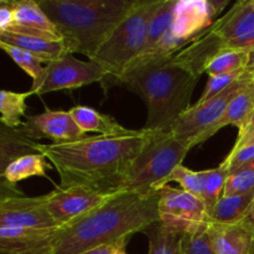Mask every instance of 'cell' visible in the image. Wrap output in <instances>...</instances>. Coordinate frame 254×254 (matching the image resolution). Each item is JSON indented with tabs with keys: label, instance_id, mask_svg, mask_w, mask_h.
Returning <instances> with one entry per match:
<instances>
[{
	"label": "cell",
	"instance_id": "cell-1",
	"mask_svg": "<svg viewBox=\"0 0 254 254\" xmlns=\"http://www.w3.org/2000/svg\"><path fill=\"white\" fill-rule=\"evenodd\" d=\"M151 130L139 129L118 136H86L64 144H40L39 153L60 176V188H83L97 192H122L134 160Z\"/></svg>",
	"mask_w": 254,
	"mask_h": 254
},
{
	"label": "cell",
	"instance_id": "cell-2",
	"mask_svg": "<svg viewBox=\"0 0 254 254\" xmlns=\"http://www.w3.org/2000/svg\"><path fill=\"white\" fill-rule=\"evenodd\" d=\"M159 191L118 192L104 205L52 231L32 254H82L128 241L159 222Z\"/></svg>",
	"mask_w": 254,
	"mask_h": 254
},
{
	"label": "cell",
	"instance_id": "cell-3",
	"mask_svg": "<svg viewBox=\"0 0 254 254\" xmlns=\"http://www.w3.org/2000/svg\"><path fill=\"white\" fill-rule=\"evenodd\" d=\"M198 79L173 59H166L128 69L119 84L126 86L145 102L148 117L144 129L169 131L190 108Z\"/></svg>",
	"mask_w": 254,
	"mask_h": 254
},
{
	"label": "cell",
	"instance_id": "cell-4",
	"mask_svg": "<svg viewBox=\"0 0 254 254\" xmlns=\"http://www.w3.org/2000/svg\"><path fill=\"white\" fill-rule=\"evenodd\" d=\"M138 0H40L68 54L91 60Z\"/></svg>",
	"mask_w": 254,
	"mask_h": 254
},
{
	"label": "cell",
	"instance_id": "cell-5",
	"mask_svg": "<svg viewBox=\"0 0 254 254\" xmlns=\"http://www.w3.org/2000/svg\"><path fill=\"white\" fill-rule=\"evenodd\" d=\"M160 0H138L91 59L106 71L104 88L119 84L122 76L145 49L148 26Z\"/></svg>",
	"mask_w": 254,
	"mask_h": 254
},
{
	"label": "cell",
	"instance_id": "cell-6",
	"mask_svg": "<svg viewBox=\"0 0 254 254\" xmlns=\"http://www.w3.org/2000/svg\"><path fill=\"white\" fill-rule=\"evenodd\" d=\"M190 149L171 131H151L143 150L134 160L122 192H154L164 188V181L183 164Z\"/></svg>",
	"mask_w": 254,
	"mask_h": 254
},
{
	"label": "cell",
	"instance_id": "cell-7",
	"mask_svg": "<svg viewBox=\"0 0 254 254\" xmlns=\"http://www.w3.org/2000/svg\"><path fill=\"white\" fill-rule=\"evenodd\" d=\"M228 4V0H178L173 21L160 45L148 60L136 66L158 60L173 59L198 35L208 29Z\"/></svg>",
	"mask_w": 254,
	"mask_h": 254
},
{
	"label": "cell",
	"instance_id": "cell-8",
	"mask_svg": "<svg viewBox=\"0 0 254 254\" xmlns=\"http://www.w3.org/2000/svg\"><path fill=\"white\" fill-rule=\"evenodd\" d=\"M254 66L250 64L247 74L221 93L202 103L196 102L171 127L170 131L181 144L189 149L196 146L197 139L223 116L236 94L253 78Z\"/></svg>",
	"mask_w": 254,
	"mask_h": 254
},
{
	"label": "cell",
	"instance_id": "cell-9",
	"mask_svg": "<svg viewBox=\"0 0 254 254\" xmlns=\"http://www.w3.org/2000/svg\"><path fill=\"white\" fill-rule=\"evenodd\" d=\"M107 73L94 61H82L72 54H66L44 66L42 73L30 91L37 96L62 89H76L79 87L101 82L103 83Z\"/></svg>",
	"mask_w": 254,
	"mask_h": 254
},
{
	"label": "cell",
	"instance_id": "cell-10",
	"mask_svg": "<svg viewBox=\"0 0 254 254\" xmlns=\"http://www.w3.org/2000/svg\"><path fill=\"white\" fill-rule=\"evenodd\" d=\"M159 222L188 233L210 222L203 201L181 189L164 186L159 190Z\"/></svg>",
	"mask_w": 254,
	"mask_h": 254
},
{
	"label": "cell",
	"instance_id": "cell-11",
	"mask_svg": "<svg viewBox=\"0 0 254 254\" xmlns=\"http://www.w3.org/2000/svg\"><path fill=\"white\" fill-rule=\"evenodd\" d=\"M114 195L97 192L83 188L62 189L57 186L54 191L42 195V197L45 207L49 211L52 220L57 227H62L101 207Z\"/></svg>",
	"mask_w": 254,
	"mask_h": 254
},
{
	"label": "cell",
	"instance_id": "cell-12",
	"mask_svg": "<svg viewBox=\"0 0 254 254\" xmlns=\"http://www.w3.org/2000/svg\"><path fill=\"white\" fill-rule=\"evenodd\" d=\"M211 29L225 50L254 54V0H241L218 17Z\"/></svg>",
	"mask_w": 254,
	"mask_h": 254
},
{
	"label": "cell",
	"instance_id": "cell-13",
	"mask_svg": "<svg viewBox=\"0 0 254 254\" xmlns=\"http://www.w3.org/2000/svg\"><path fill=\"white\" fill-rule=\"evenodd\" d=\"M19 130L27 138H49L54 144L72 143L86 138L68 111H45L36 116L26 117Z\"/></svg>",
	"mask_w": 254,
	"mask_h": 254
},
{
	"label": "cell",
	"instance_id": "cell-14",
	"mask_svg": "<svg viewBox=\"0 0 254 254\" xmlns=\"http://www.w3.org/2000/svg\"><path fill=\"white\" fill-rule=\"evenodd\" d=\"M56 228L42 196H21L0 202V228Z\"/></svg>",
	"mask_w": 254,
	"mask_h": 254
},
{
	"label": "cell",
	"instance_id": "cell-15",
	"mask_svg": "<svg viewBox=\"0 0 254 254\" xmlns=\"http://www.w3.org/2000/svg\"><path fill=\"white\" fill-rule=\"evenodd\" d=\"M216 254H254V223L248 218L235 223L208 222Z\"/></svg>",
	"mask_w": 254,
	"mask_h": 254
},
{
	"label": "cell",
	"instance_id": "cell-16",
	"mask_svg": "<svg viewBox=\"0 0 254 254\" xmlns=\"http://www.w3.org/2000/svg\"><path fill=\"white\" fill-rule=\"evenodd\" d=\"M14 25L6 31L32 35L50 40H62L59 30L45 14L39 1L20 0L11 1Z\"/></svg>",
	"mask_w": 254,
	"mask_h": 254
},
{
	"label": "cell",
	"instance_id": "cell-17",
	"mask_svg": "<svg viewBox=\"0 0 254 254\" xmlns=\"http://www.w3.org/2000/svg\"><path fill=\"white\" fill-rule=\"evenodd\" d=\"M0 41L20 47L36 56L42 64H49L64 55L68 54L64 40H50L32 35L12 31H0Z\"/></svg>",
	"mask_w": 254,
	"mask_h": 254
},
{
	"label": "cell",
	"instance_id": "cell-18",
	"mask_svg": "<svg viewBox=\"0 0 254 254\" xmlns=\"http://www.w3.org/2000/svg\"><path fill=\"white\" fill-rule=\"evenodd\" d=\"M254 109V83L251 79L240 92L235 96V98L228 104L227 109L225 111L223 116L205 131L196 141V145L205 143L206 140L215 135L218 130L226 126H235L241 128L245 123L246 119L250 117Z\"/></svg>",
	"mask_w": 254,
	"mask_h": 254
},
{
	"label": "cell",
	"instance_id": "cell-19",
	"mask_svg": "<svg viewBox=\"0 0 254 254\" xmlns=\"http://www.w3.org/2000/svg\"><path fill=\"white\" fill-rule=\"evenodd\" d=\"M72 118L84 134L97 133L103 136L127 135L135 131L122 126L112 116L101 113L88 106H76L69 109Z\"/></svg>",
	"mask_w": 254,
	"mask_h": 254
},
{
	"label": "cell",
	"instance_id": "cell-20",
	"mask_svg": "<svg viewBox=\"0 0 254 254\" xmlns=\"http://www.w3.org/2000/svg\"><path fill=\"white\" fill-rule=\"evenodd\" d=\"M57 228V227H56ZM55 228H0V254H32Z\"/></svg>",
	"mask_w": 254,
	"mask_h": 254
},
{
	"label": "cell",
	"instance_id": "cell-21",
	"mask_svg": "<svg viewBox=\"0 0 254 254\" xmlns=\"http://www.w3.org/2000/svg\"><path fill=\"white\" fill-rule=\"evenodd\" d=\"M40 143L27 138L19 129H12L0 122V176L11 161L27 154L39 153Z\"/></svg>",
	"mask_w": 254,
	"mask_h": 254
},
{
	"label": "cell",
	"instance_id": "cell-22",
	"mask_svg": "<svg viewBox=\"0 0 254 254\" xmlns=\"http://www.w3.org/2000/svg\"><path fill=\"white\" fill-rule=\"evenodd\" d=\"M178 0H160L156 11L154 12L150 22L148 26V37H146L145 49L141 52L140 56L130 64L127 69L141 64L145 60H148L151 55L154 54L158 46L160 45L164 35L168 31L171 21H173L174 12H175V6ZM126 73V72H124Z\"/></svg>",
	"mask_w": 254,
	"mask_h": 254
},
{
	"label": "cell",
	"instance_id": "cell-23",
	"mask_svg": "<svg viewBox=\"0 0 254 254\" xmlns=\"http://www.w3.org/2000/svg\"><path fill=\"white\" fill-rule=\"evenodd\" d=\"M254 201V190L243 195L222 196L208 215L213 223H235L247 218Z\"/></svg>",
	"mask_w": 254,
	"mask_h": 254
},
{
	"label": "cell",
	"instance_id": "cell-24",
	"mask_svg": "<svg viewBox=\"0 0 254 254\" xmlns=\"http://www.w3.org/2000/svg\"><path fill=\"white\" fill-rule=\"evenodd\" d=\"M50 168L47 159L41 153L27 154L20 158L15 159L14 161L7 165L4 171V178L12 185L32 176H40V178H47L46 170Z\"/></svg>",
	"mask_w": 254,
	"mask_h": 254
},
{
	"label": "cell",
	"instance_id": "cell-25",
	"mask_svg": "<svg viewBox=\"0 0 254 254\" xmlns=\"http://www.w3.org/2000/svg\"><path fill=\"white\" fill-rule=\"evenodd\" d=\"M143 233L148 237V254H183V232L156 222L149 226Z\"/></svg>",
	"mask_w": 254,
	"mask_h": 254
},
{
	"label": "cell",
	"instance_id": "cell-26",
	"mask_svg": "<svg viewBox=\"0 0 254 254\" xmlns=\"http://www.w3.org/2000/svg\"><path fill=\"white\" fill-rule=\"evenodd\" d=\"M31 91L11 92L0 89V122L12 129H19L26 114V99L32 96Z\"/></svg>",
	"mask_w": 254,
	"mask_h": 254
},
{
	"label": "cell",
	"instance_id": "cell-27",
	"mask_svg": "<svg viewBox=\"0 0 254 254\" xmlns=\"http://www.w3.org/2000/svg\"><path fill=\"white\" fill-rule=\"evenodd\" d=\"M253 59L252 52L241 50H226L213 57L205 67V73L208 76L232 73L236 71L246 69Z\"/></svg>",
	"mask_w": 254,
	"mask_h": 254
},
{
	"label": "cell",
	"instance_id": "cell-28",
	"mask_svg": "<svg viewBox=\"0 0 254 254\" xmlns=\"http://www.w3.org/2000/svg\"><path fill=\"white\" fill-rule=\"evenodd\" d=\"M228 176H230L228 169L222 163L217 168L205 170L202 197L201 198H202L203 203H205L208 215H210L212 208L216 206V203L222 197L223 189H225Z\"/></svg>",
	"mask_w": 254,
	"mask_h": 254
},
{
	"label": "cell",
	"instance_id": "cell-29",
	"mask_svg": "<svg viewBox=\"0 0 254 254\" xmlns=\"http://www.w3.org/2000/svg\"><path fill=\"white\" fill-rule=\"evenodd\" d=\"M203 176H205V170L193 171L181 164L178 168L174 169L173 173L166 178V180L164 181V186H168L169 183L174 181V183H178L180 185L181 190L192 193V195L201 198L202 197Z\"/></svg>",
	"mask_w": 254,
	"mask_h": 254
},
{
	"label": "cell",
	"instance_id": "cell-30",
	"mask_svg": "<svg viewBox=\"0 0 254 254\" xmlns=\"http://www.w3.org/2000/svg\"><path fill=\"white\" fill-rule=\"evenodd\" d=\"M0 50H2L22 71L26 72L32 78V82H35L41 76L44 66H42V62L36 56L20 49V47L5 44L2 41H0Z\"/></svg>",
	"mask_w": 254,
	"mask_h": 254
},
{
	"label": "cell",
	"instance_id": "cell-31",
	"mask_svg": "<svg viewBox=\"0 0 254 254\" xmlns=\"http://www.w3.org/2000/svg\"><path fill=\"white\" fill-rule=\"evenodd\" d=\"M181 247L183 254H216L212 238L208 232V223L192 232L184 233Z\"/></svg>",
	"mask_w": 254,
	"mask_h": 254
},
{
	"label": "cell",
	"instance_id": "cell-32",
	"mask_svg": "<svg viewBox=\"0 0 254 254\" xmlns=\"http://www.w3.org/2000/svg\"><path fill=\"white\" fill-rule=\"evenodd\" d=\"M248 68L242 69V71H236L232 73H223V74H216V76H208V81L206 83L205 89H203L202 94H201L200 99L197 101V103H202L206 102L207 99L212 98L216 94L221 93V92L225 91L226 88L231 87L232 84H235L236 82L240 81L241 78L247 74Z\"/></svg>",
	"mask_w": 254,
	"mask_h": 254
},
{
	"label": "cell",
	"instance_id": "cell-33",
	"mask_svg": "<svg viewBox=\"0 0 254 254\" xmlns=\"http://www.w3.org/2000/svg\"><path fill=\"white\" fill-rule=\"evenodd\" d=\"M254 190V170L242 169L231 174L226 181L222 196L243 195Z\"/></svg>",
	"mask_w": 254,
	"mask_h": 254
},
{
	"label": "cell",
	"instance_id": "cell-34",
	"mask_svg": "<svg viewBox=\"0 0 254 254\" xmlns=\"http://www.w3.org/2000/svg\"><path fill=\"white\" fill-rule=\"evenodd\" d=\"M254 160V144L253 145H246L237 150H231V153L226 156L222 161L223 165L228 169V173L233 174L241 170L246 165Z\"/></svg>",
	"mask_w": 254,
	"mask_h": 254
},
{
	"label": "cell",
	"instance_id": "cell-35",
	"mask_svg": "<svg viewBox=\"0 0 254 254\" xmlns=\"http://www.w3.org/2000/svg\"><path fill=\"white\" fill-rule=\"evenodd\" d=\"M25 193L16 188V185L10 184L4 176H0V202L10 198L21 197Z\"/></svg>",
	"mask_w": 254,
	"mask_h": 254
},
{
	"label": "cell",
	"instance_id": "cell-36",
	"mask_svg": "<svg viewBox=\"0 0 254 254\" xmlns=\"http://www.w3.org/2000/svg\"><path fill=\"white\" fill-rule=\"evenodd\" d=\"M14 25L11 1H4L0 5V31H6Z\"/></svg>",
	"mask_w": 254,
	"mask_h": 254
},
{
	"label": "cell",
	"instance_id": "cell-37",
	"mask_svg": "<svg viewBox=\"0 0 254 254\" xmlns=\"http://www.w3.org/2000/svg\"><path fill=\"white\" fill-rule=\"evenodd\" d=\"M252 134H254V109L252 111V113L250 114V117L246 119L245 123L242 124V127L238 128V135H237V139H236L235 145L240 144L241 141L247 139L248 136H251Z\"/></svg>",
	"mask_w": 254,
	"mask_h": 254
},
{
	"label": "cell",
	"instance_id": "cell-38",
	"mask_svg": "<svg viewBox=\"0 0 254 254\" xmlns=\"http://www.w3.org/2000/svg\"><path fill=\"white\" fill-rule=\"evenodd\" d=\"M124 242H128V241H122V242L118 243H113V245H106V246H101L98 248H94V250L88 251V252H84L82 254H114L117 248Z\"/></svg>",
	"mask_w": 254,
	"mask_h": 254
},
{
	"label": "cell",
	"instance_id": "cell-39",
	"mask_svg": "<svg viewBox=\"0 0 254 254\" xmlns=\"http://www.w3.org/2000/svg\"><path fill=\"white\" fill-rule=\"evenodd\" d=\"M253 144H254V134H252V135H251V136H248V138L245 139V140H243V141H241V143L237 144V145L233 146L232 150H237V149L242 148V146L253 145Z\"/></svg>",
	"mask_w": 254,
	"mask_h": 254
},
{
	"label": "cell",
	"instance_id": "cell-40",
	"mask_svg": "<svg viewBox=\"0 0 254 254\" xmlns=\"http://www.w3.org/2000/svg\"><path fill=\"white\" fill-rule=\"evenodd\" d=\"M127 243H128V242H124V243H122V245L119 246L118 248H117V250H116V252H114V254H127V251H126Z\"/></svg>",
	"mask_w": 254,
	"mask_h": 254
},
{
	"label": "cell",
	"instance_id": "cell-41",
	"mask_svg": "<svg viewBox=\"0 0 254 254\" xmlns=\"http://www.w3.org/2000/svg\"><path fill=\"white\" fill-rule=\"evenodd\" d=\"M247 218L251 221V222L254 223V201H253V205H252V207H251L250 213H248Z\"/></svg>",
	"mask_w": 254,
	"mask_h": 254
},
{
	"label": "cell",
	"instance_id": "cell-42",
	"mask_svg": "<svg viewBox=\"0 0 254 254\" xmlns=\"http://www.w3.org/2000/svg\"><path fill=\"white\" fill-rule=\"evenodd\" d=\"M242 169H253V170H254V160L251 161V163L248 164V165H246L245 168H242ZM242 169H241V170H242Z\"/></svg>",
	"mask_w": 254,
	"mask_h": 254
},
{
	"label": "cell",
	"instance_id": "cell-43",
	"mask_svg": "<svg viewBox=\"0 0 254 254\" xmlns=\"http://www.w3.org/2000/svg\"><path fill=\"white\" fill-rule=\"evenodd\" d=\"M252 64H254V54H253V59H252Z\"/></svg>",
	"mask_w": 254,
	"mask_h": 254
},
{
	"label": "cell",
	"instance_id": "cell-44",
	"mask_svg": "<svg viewBox=\"0 0 254 254\" xmlns=\"http://www.w3.org/2000/svg\"><path fill=\"white\" fill-rule=\"evenodd\" d=\"M2 2H4V1H1V0H0V5H1V4H2Z\"/></svg>",
	"mask_w": 254,
	"mask_h": 254
},
{
	"label": "cell",
	"instance_id": "cell-45",
	"mask_svg": "<svg viewBox=\"0 0 254 254\" xmlns=\"http://www.w3.org/2000/svg\"><path fill=\"white\" fill-rule=\"evenodd\" d=\"M252 82L254 83V76H253V78H252Z\"/></svg>",
	"mask_w": 254,
	"mask_h": 254
}]
</instances>
